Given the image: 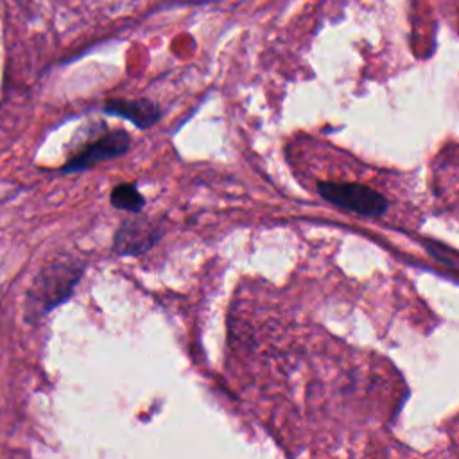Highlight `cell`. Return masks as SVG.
<instances>
[{
	"label": "cell",
	"instance_id": "cell-1",
	"mask_svg": "<svg viewBox=\"0 0 459 459\" xmlns=\"http://www.w3.org/2000/svg\"><path fill=\"white\" fill-rule=\"evenodd\" d=\"M82 273V265L75 262L52 264L41 271L34 280V285L29 292L27 312L34 317L47 314L72 294Z\"/></svg>",
	"mask_w": 459,
	"mask_h": 459
},
{
	"label": "cell",
	"instance_id": "cell-2",
	"mask_svg": "<svg viewBox=\"0 0 459 459\" xmlns=\"http://www.w3.org/2000/svg\"><path fill=\"white\" fill-rule=\"evenodd\" d=\"M317 190L323 199L364 217H380L387 212V199L375 188L360 183H339V181H321Z\"/></svg>",
	"mask_w": 459,
	"mask_h": 459
},
{
	"label": "cell",
	"instance_id": "cell-3",
	"mask_svg": "<svg viewBox=\"0 0 459 459\" xmlns=\"http://www.w3.org/2000/svg\"><path fill=\"white\" fill-rule=\"evenodd\" d=\"M163 235L160 224L147 219H127L120 224L113 237V251L117 255H142L149 251Z\"/></svg>",
	"mask_w": 459,
	"mask_h": 459
},
{
	"label": "cell",
	"instance_id": "cell-4",
	"mask_svg": "<svg viewBox=\"0 0 459 459\" xmlns=\"http://www.w3.org/2000/svg\"><path fill=\"white\" fill-rule=\"evenodd\" d=\"M129 134L126 131H113L99 140L86 145L79 154H75L65 167L63 172H79L93 167L95 163L122 156L129 149Z\"/></svg>",
	"mask_w": 459,
	"mask_h": 459
},
{
	"label": "cell",
	"instance_id": "cell-5",
	"mask_svg": "<svg viewBox=\"0 0 459 459\" xmlns=\"http://www.w3.org/2000/svg\"><path fill=\"white\" fill-rule=\"evenodd\" d=\"M104 111L109 115H117V117H124L129 122H133L136 127L145 129L151 127L158 117H160V109L154 102L145 100V99H138V100H124V99H111L106 102Z\"/></svg>",
	"mask_w": 459,
	"mask_h": 459
},
{
	"label": "cell",
	"instance_id": "cell-6",
	"mask_svg": "<svg viewBox=\"0 0 459 459\" xmlns=\"http://www.w3.org/2000/svg\"><path fill=\"white\" fill-rule=\"evenodd\" d=\"M111 204L118 210H126V212H140L142 206L145 204L143 195L136 190L134 185L124 183L118 185L111 190Z\"/></svg>",
	"mask_w": 459,
	"mask_h": 459
},
{
	"label": "cell",
	"instance_id": "cell-7",
	"mask_svg": "<svg viewBox=\"0 0 459 459\" xmlns=\"http://www.w3.org/2000/svg\"><path fill=\"white\" fill-rule=\"evenodd\" d=\"M423 246L436 260H439L441 264L448 265L454 271L457 269V251H454L452 247H446L436 240H423Z\"/></svg>",
	"mask_w": 459,
	"mask_h": 459
}]
</instances>
